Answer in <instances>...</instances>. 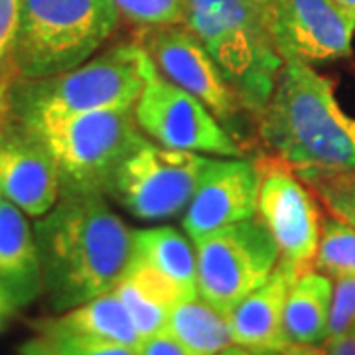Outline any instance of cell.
<instances>
[{
    "mask_svg": "<svg viewBox=\"0 0 355 355\" xmlns=\"http://www.w3.org/2000/svg\"><path fill=\"white\" fill-rule=\"evenodd\" d=\"M44 292L55 312L113 291L123 277L132 231L114 214L105 193H65L34 225Z\"/></svg>",
    "mask_w": 355,
    "mask_h": 355,
    "instance_id": "1",
    "label": "cell"
},
{
    "mask_svg": "<svg viewBox=\"0 0 355 355\" xmlns=\"http://www.w3.org/2000/svg\"><path fill=\"white\" fill-rule=\"evenodd\" d=\"M254 123L266 156L296 174L355 170V116L340 107L330 79L310 64L284 62Z\"/></svg>",
    "mask_w": 355,
    "mask_h": 355,
    "instance_id": "2",
    "label": "cell"
},
{
    "mask_svg": "<svg viewBox=\"0 0 355 355\" xmlns=\"http://www.w3.org/2000/svg\"><path fill=\"white\" fill-rule=\"evenodd\" d=\"M156 73L153 58L139 40L119 42L73 69L16 79L10 121L22 128H38L77 114L132 107Z\"/></svg>",
    "mask_w": 355,
    "mask_h": 355,
    "instance_id": "3",
    "label": "cell"
},
{
    "mask_svg": "<svg viewBox=\"0 0 355 355\" xmlns=\"http://www.w3.org/2000/svg\"><path fill=\"white\" fill-rule=\"evenodd\" d=\"M193 36L254 121L272 95L284 60L266 32L259 0H186Z\"/></svg>",
    "mask_w": 355,
    "mask_h": 355,
    "instance_id": "4",
    "label": "cell"
},
{
    "mask_svg": "<svg viewBox=\"0 0 355 355\" xmlns=\"http://www.w3.org/2000/svg\"><path fill=\"white\" fill-rule=\"evenodd\" d=\"M113 0H22L18 79L73 69L93 58L121 24Z\"/></svg>",
    "mask_w": 355,
    "mask_h": 355,
    "instance_id": "5",
    "label": "cell"
},
{
    "mask_svg": "<svg viewBox=\"0 0 355 355\" xmlns=\"http://www.w3.org/2000/svg\"><path fill=\"white\" fill-rule=\"evenodd\" d=\"M26 130L50 150L62 196L107 193L116 168L146 140L137 125L135 105L77 114Z\"/></svg>",
    "mask_w": 355,
    "mask_h": 355,
    "instance_id": "6",
    "label": "cell"
},
{
    "mask_svg": "<svg viewBox=\"0 0 355 355\" xmlns=\"http://www.w3.org/2000/svg\"><path fill=\"white\" fill-rule=\"evenodd\" d=\"M198 294L229 314L265 282L280 261V251L265 223L254 216L193 241Z\"/></svg>",
    "mask_w": 355,
    "mask_h": 355,
    "instance_id": "7",
    "label": "cell"
},
{
    "mask_svg": "<svg viewBox=\"0 0 355 355\" xmlns=\"http://www.w3.org/2000/svg\"><path fill=\"white\" fill-rule=\"evenodd\" d=\"M209 160L146 139L116 168L107 193L142 221L168 219L188 207Z\"/></svg>",
    "mask_w": 355,
    "mask_h": 355,
    "instance_id": "8",
    "label": "cell"
},
{
    "mask_svg": "<svg viewBox=\"0 0 355 355\" xmlns=\"http://www.w3.org/2000/svg\"><path fill=\"white\" fill-rule=\"evenodd\" d=\"M135 119L144 137L166 148L221 158H241L245 154L243 144L202 101L160 73L142 89L135 103Z\"/></svg>",
    "mask_w": 355,
    "mask_h": 355,
    "instance_id": "9",
    "label": "cell"
},
{
    "mask_svg": "<svg viewBox=\"0 0 355 355\" xmlns=\"http://www.w3.org/2000/svg\"><path fill=\"white\" fill-rule=\"evenodd\" d=\"M257 166L261 174L257 217L272 235L282 261L302 272L314 268L322 219L312 190L279 158L265 156Z\"/></svg>",
    "mask_w": 355,
    "mask_h": 355,
    "instance_id": "10",
    "label": "cell"
},
{
    "mask_svg": "<svg viewBox=\"0 0 355 355\" xmlns=\"http://www.w3.org/2000/svg\"><path fill=\"white\" fill-rule=\"evenodd\" d=\"M266 32L280 58L304 64L352 55L355 18L334 0H259Z\"/></svg>",
    "mask_w": 355,
    "mask_h": 355,
    "instance_id": "11",
    "label": "cell"
},
{
    "mask_svg": "<svg viewBox=\"0 0 355 355\" xmlns=\"http://www.w3.org/2000/svg\"><path fill=\"white\" fill-rule=\"evenodd\" d=\"M139 42L153 58L160 76L202 101L227 132H233L247 111L229 87L219 67L188 26L142 28Z\"/></svg>",
    "mask_w": 355,
    "mask_h": 355,
    "instance_id": "12",
    "label": "cell"
},
{
    "mask_svg": "<svg viewBox=\"0 0 355 355\" xmlns=\"http://www.w3.org/2000/svg\"><path fill=\"white\" fill-rule=\"evenodd\" d=\"M259 184L261 174L253 160L211 158L182 217L190 241L257 216Z\"/></svg>",
    "mask_w": 355,
    "mask_h": 355,
    "instance_id": "13",
    "label": "cell"
},
{
    "mask_svg": "<svg viewBox=\"0 0 355 355\" xmlns=\"http://www.w3.org/2000/svg\"><path fill=\"white\" fill-rule=\"evenodd\" d=\"M0 191L30 217L46 216L62 196L50 150L12 121L0 135Z\"/></svg>",
    "mask_w": 355,
    "mask_h": 355,
    "instance_id": "14",
    "label": "cell"
},
{
    "mask_svg": "<svg viewBox=\"0 0 355 355\" xmlns=\"http://www.w3.org/2000/svg\"><path fill=\"white\" fill-rule=\"evenodd\" d=\"M300 275V268L280 259L272 275L229 312L233 343L266 355L288 342L284 334V306L292 282Z\"/></svg>",
    "mask_w": 355,
    "mask_h": 355,
    "instance_id": "15",
    "label": "cell"
},
{
    "mask_svg": "<svg viewBox=\"0 0 355 355\" xmlns=\"http://www.w3.org/2000/svg\"><path fill=\"white\" fill-rule=\"evenodd\" d=\"M0 284L16 308L34 302L44 292L34 227H30L24 211L4 196L0 200Z\"/></svg>",
    "mask_w": 355,
    "mask_h": 355,
    "instance_id": "16",
    "label": "cell"
},
{
    "mask_svg": "<svg viewBox=\"0 0 355 355\" xmlns=\"http://www.w3.org/2000/svg\"><path fill=\"white\" fill-rule=\"evenodd\" d=\"M113 291L127 308L142 340L166 330L172 308L184 300L172 282L135 259L128 261Z\"/></svg>",
    "mask_w": 355,
    "mask_h": 355,
    "instance_id": "17",
    "label": "cell"
},
{
    "mask_svg": "<svg viewBox=\"0 0 355 355\" xmlns=\"http://www.w3.org/2000/svg\"><path fill=\"white\" fill-rule=\"evenodd\" d=\"M130 259L150 266L176 286L184 300L198 294L196 247L174 227H148L132 231Z\"/></svg>",
    "mask_w": 355,
    "mask_h": 355,
    "instance_id": "18",
    "label": "cell"
},
{
    "mask_svg": "<svg viewBox=\"0 0 355 355\" xmlns=\"http://www.w3.org/2000/svg\"><path fill=\"white\" fill-rule=\"evenodd\" d=\"M38 326L51 328L58 331L87 336L97 340L123 343L128 347L139 349L142 338L128 316L127 308L114 291L103 292L83 304H77L65 312H60L58 318L42 320Z\"/></svg>",
    "mask_w": 355,
    "mask_h": 355,
    "instance_id": "19",
    "label": "cell"
},
{
    "mask_svg": "<svg viewBox=\"0 0 355 355\" xmlns=\"http://www.w3.org/2000/svg\"><path fill=\"white\" fill-rule=\"evenodd\" d=\"M334 282L310 268L292 282L284 306V334L288 342L322 345L328 338Z\"/></svg>",
    "mask_w": 355,
    "mask_h": 355,
    "instance_id": "20",
    "label": "cell"
},
{
    "mask_svg": "<svg viewBox=\"0 0 355 355\" xmlns=\"http://www.w3.org/2000/svg\"><path fill=\"white\" fill-rule=\"evenodd\" d=\"M166 331L193 355H217L233 343L229 314L205 302L202 296L178 302L168 316Z\"/></svg>",
    "mask_w": 355,
    "mask_h": 355,
    "instance_id": "21",
    "label": "cell"
},
{
    "mask_svg": "<svg viewBox=\"0 0 355 355\" xmlns=\"http://www.w3.org/2000/svg\"><path fill=\"white\" fill-rule=\"evenodd\" d=\"M314 268L336 277H355V227L340 217L331 216L322 221Z\"/></svg>",
    "mask_w": 355,
    "mask_h": 355,
    "instance_id": "22",
    "label": "cell"
},
{
    "mask_svg": "<svg viewBox=\"0 0 355 355\" xmlns=\"http://www.w3.org/2000/svg\"><path fill=\"white\" fill-rule=\"evenodd\" d=\"M298 178L316 193L331 216L355 227V170L349 172H300Z\"/></svg>",
    "mask_w": 355,
    "mask_h": 355,
    "instance_id": "23",
    "label": "cell"
},
{
    "mask_svg": "<svg viewBox=\"0 0 355 355\" xmlns=\"http://www.w3.org/2000/svg\"><path fill=\"white\" fill-rule=\"evenodd\" d=\"M121 16L140 28L184 24L186 0H113Z\"/></svg>",
    "mask_w": 355,
    "mask_h": 355,
    "instance_id": "24",
    "label": "cell"
},
{
    "mask_svg": "<svg viewBox=\"0 0 355 355\" xmlns=\"http://www.w3.org/2000/svg\"><path fill=\"white\" fill-rule=\"evenodd\" d=\"M36 330L38 338H42L50 347L51 355H139V349L123 343L58 331L44 326H36Z\"/></svg>",
    "mask_w": 355,
    "mask_h": 355,
    "instance_id": "25",
    "label": "cell"
},
{
    "mask_svg": "<svg viewBox=\"0 0 355 355\" xmlns=\"http://www.w3.org/2000/svg\"><path fill=\"white\" fill-rule=\"evenodd\" d=\"M22 18V0H0V83L14 85L18 79L16 46Z\"/></svg>",
    "mask_w": 355,
    "mask_h": 355,
    "instance_id": "26",
    "label": "cell"
},
{
    "mask_svg": "<svg viewBox=\"0 0 355 355\" xmlns=\"http://www.w3.org/2000/svg\"><path fill=\"white\" fill-rule=\"evenodd\" d=\"M331 292L328 336H338L355 328V277H336Z\"/></svg>",
    "mask_w": 355,
    "mask_h": 355,
    "instance_id": "27",
    "label": "cell"
},
{
    "mask_svg": "<svg viewBox=\"0 0 355 355\" xmlns=\"http://www.w3.org/2000/svg\"><path fill=\"white\" fill-rule=\"evenodd\" d=\"M139 355H193L170 331H158L150 338L142 340L139 347Z\"/></svg>",
    "mask_w": 355,
    "mask_h": 355,
    "instance_id": "28",
    "label": "cell"
},
{
    "mask_svg": "<svg viewBox=\"0 0 355 355\" xmlns=\"http://www.w3.org/2000/svg\"><path fill=\"white\" fill-rule=\"evenodd\" d=\"M322 347L326 355H355V328L338 336H328Z\"/></svg>",
    "mask_w": 355,
    "mask_h": 355,
    "instance_id": "29",
    "label": "cell"
},
{
    "mask_svg": "<svg viewBox=\"0 0 355 355\" xmlns=\"http://www.w3.org/2000/svg\"><path fill=\"white\" fill-rule=\"evenodd\" d=\"M266 355H326L322 345H314V343H296L286 342L282 343L280 347L268 352Z\"/></svg>",
    "mask_w": 355,
    "mask_h": 355,
    "instance_id": "30",
    "label": "cell"
},
{
    "mask_svg": "<svg viewBox=\"0 0 355 355\" xmlns=\"http://www.w3.org/2000/svg\"><path fill=\"white\" fill-rule=\"evenodd\" d=\"M10 91L12 85L0 83V135L10 125Z\"/></svg>",
    "mask_w": 355,
    "mask_h": 355,
    "instance_id": "31",
    "label": "cell"
},
{
    "mask_svg": "<svg viewBox=\"0 0 355 355\" xmlns=\"http://www.w3.org/2000/svg\"><path fill=\"white\" fill-rule=\"evenodd\" d=\"M18 308L14 306L12 298L8 296V292L4 291V286L0 284V331L6 328V324L10 322V318L14 316Z\"/></svg>",
    "mask_w": 355,
    "mask_h": 355,
    "instance_id": "32",
    "label": "cell"
},
{
    "mask_svg": "<svg viewBox=\"0 0 355 355\" xmlns=\"http://www.w3.org/2000/svg\"><path fill=\"white\" fill-rule=\"evenodd\" d=\"M20 355H48V354H46V349H44V343L40 342V338H34V340H30V342L22 345Z\"/></svg>",
    "mask_w": 355,
    "mask_h": 355,
    "instance_id": "33",
    "label": "cell"
},
{
    "mask_svg": "<svg viewBox=\"0 0 355 355\" xmlns=\"http://www.w3.org/2000/svg\"><path fill=\"white\" fill-rule=\"evenodd\" d=\"M217 355H259V354H254L253 349H247V347H243V345L231 343L229 347H225L223 352H219Z\"/></svg>",
    "mask_w": 355,
    "mask_h": 355,
    "instance_id": "34",
    "label": "cell"
},
{
    "mask_svg": "<svg viewBox=\"0 0 355 355\" xmlns=\"http://www.w3.org/2000/svg\"><path fill=\"white\" fill-rule=\"evenodd\" d=\"M342 10L349 14L352 18H355V0H334Z\"/></svg>",
    "mask_w": 355,
    "mask_h": 355,
    "instance_id": "35",
    "label": "cell"
},
{
    "mask_svg": "<svg viewBox=\"0 0 355 355\" xmlns=\"http://www.w3.org/2000/svg\"><path fill=\"white\" fill-rule=\"evenodd\" d=\"M40 342L44 343V349H46V354H48V355H51V352H50V347H48V345H46V342H44V340H42V338H40Z\"/></svg>",
    "mask_w": 355,
    "mask_h": 355,
    "instance_id": "36",
    "label": "cell"
},
{
    "mask_svg": "<svg viewBox=\"0 0 355 355\" xmlns=\"http://www.w3.org/2000/svg\"><path fill=\"white\" fill-rule=\"evenodd\" d=\"M0 200H2V191H0Z\"/></svg>",
    "mask_w": 355,
    "mask_h": 355,
    "instance_id": "37",
    "label": "cell"
}]
</instances>
